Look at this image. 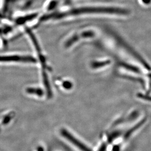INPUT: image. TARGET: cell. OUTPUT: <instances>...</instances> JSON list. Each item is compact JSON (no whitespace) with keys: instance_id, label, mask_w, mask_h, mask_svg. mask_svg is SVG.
Wrapping results in <instances>:
<instances>
[{"instance_id":"obj_1","label":"cell","mask_w":151,"mask_h":151,"mask_svg":"<svg viewBox=\"0 0 151 151\" xmlns=\"http://www.w3.org/2000/svg\"><path fill=\"white\" fill-rule=\"evenodd\" d=\"M111 13V14H126L128 13V11L124 9L113 7H80L77 9H73L68 10L66 12L60 13L56 15L57 19L70 17L76 16L82 14L87 13Z\"/></svg>"},{"instance_id":"obj_2","label":"cell","mask_w":151,"mask_h":151,"mask_svg":"<svg viewBox=\"0 0 151 151\" xmlns=\"http://www.w3.org/2000/svg\"><path fill=\"white\" fill-rule=\"evenodd\" d=\"M1 62H18L25 63H36V60L32 56L20 55L0 56Z\"/></svg>"},{"instance_id":"obj_3","label":"cell","mask_w":151,"mask_h":151,"mask_svg":"<svg viewBox=\"0 0 151 151\" xmlns=\"http://www.w3.org/2000/svg\"><path fill=\"white\" fill-rule=\"evenodd\" d=\"M61 134L63 135V137L68 140L71 143L77 147L82 151H91L88 147L85 145L83 143L81 142L78 140L76 139L75 137H73L70 133H69L67 130L65 129H62L61 131Z\"/></svg>"},{"instance_id":"obj_4","label":"cell","mask_w":151,"mask_h":151,"mask_svg":"<svg viewBox=\"0 0 151 151\" xmlns=\"http://www.w3.org/2000/svg\"><path fill=\"white\" fill-rule=\"evenodd\" d=\"M146 119H147L146 118H143L141 120V121H139V122L137 123L136 125H135L133 128H132L131 129H130V130H128L127 132V133H126L124 135V139H127L128 138H129V137L133 133H134L136 130L138 129V128H139L140 127H141L144 124V123L146 121Z\"/></svg>"},{"instance_id":"obj_5","label":"cell","mask_w":151,"mask_h":151,"mask_svg":"<svg viewBox=\"0 0 151 151\" xmlns=\"http://www.w3.org/2000/svg\"><path fill=\"white\" fill-rule=\"evenodd\" d=\"M42 76H43V83H44L45 87L46 88L47 97L49 98H51L52 93L51 91V88H50V82H49V79H48L47 74L45 71H43Z\"/></svg>"},{"instance_id":"obj_6","label":"cell","mask_w":151,"mask_h":151,"mask_svg":"<svg viewBox=\"0 0 151 151\" xmlns=\"http://www.w3.org/2000/svg\"><path fill=\"white\" fill-rule=\"evenodd\" d=\"M26 91L29 94H36L40 96L43 95V91L41 88H29L27 89Z\"/></svg>"},{"instance_id":"obj_7","label":"cell","mask_w":151,"mask_h":151,"mask_svg":"<svg viewBox=\"0 0 151 151\" xmlns=\"http://www.w3.org/2000/svg\"><path fill=\"white\" fill-rule=\"evenodd\" d=\"M110 64V61H105L103 62H95L91 64V67L93 68H96L103 67Z\"/></svg>"},{"instance_id":"obj_8","label":"cell","mask_w":151,"mask_h":151,"mask_svg":"<svg viewBox=\"0 0 151 151\" xmlns=\"http://www.w3.org/2000/svg\"><path fill=\"white\" fill-rule=\"evenodd\" d=\"M120 65L121 66H122L123 67H124V68H126L128 70H130L131 71H133L134 73H139L140 72V70L138 68H137V67H134V66H132L130 65L127 64L125 63H122L120 64Z\"/></svg>"},{"instance_id":"obj_9","label":"cell","mask_w":151,"mask_h":151,"mask_svg":"<svg viewBox=\"0 0 151 151\" xmlns=\"http://www.w3.org/2000/svg\"><path fill=\"white\" fill-rule=\"evenodd\" d=\"M120 134H121V133H120V132L119 131H115L111 133V134L109 135L108 139L109 142L111 143L116 138L118 137Z\"/></svg>"},{"instance_id":"obj_10","label":"cell","mask_w":151,"mask_h":151,"mask_svg":"<svg viewBox=\"0 0 151 151\" xmlns=\"http://www.w3.org/2000/svg\"><path fill=\"white\" fill-rule=\"evenodd\" d=\"M137 96L140 99L147 100V101H151V96H150L146 95V94H142V93H138L137 94Z\"/></svg>"},{"instance_id":"obj_11","label":"cell","mask_w":151,"mask_h":151,"mask_svg":"<svg viewBox=\"0 0 151 151\" xmlns=\"http://www.w3.org/2000/svg\"><path fill=\"white\" fill-rule=\"evenodd\" d=\"M63 86L65 88H66L67 90H69L73 87V84L70 82L67 81H65L63 83Z\"/></svg>"},{"instance_id":"obj_12","label":"cell","mask_w":151,"mask_h":151,"mask_svg":"<svg viewBox=\"0 0 151 151\" xmlns=\"http://www.w3.org/2000/svg\"><path fill=\"white\" fill-rule=\"evenodd\" d=\"M138 116V112L137 111H134L133 113H132L131 115L129 116L128 118V120H132L137 118Z\"/></svg>"},{"instance_id":"obj_13","label":"cell","mask_w":151,"mask_h":151,"mask_svg":"<svg viewBox=\"0 0 151 151\" xmlns=\"http://www.w3.org/2000/svg\"><path fill=\"white\" fill-rule=\"evenodd\" d=\"M106 147H107V146L105 144H102L100 147V148L99 149L98 151H105L106 149Z\"/></svg>"},{"instance_id":"obj_14","label":"cell","mask_w":151,"mask_h":151,"mask_svg":"<svg viewBox=\"0 0 151 151\" xmlns=\"http://www.w3.org/2000/svg\"><path fill=\"white\" fill-rule=\"evenodd\" d=\"M113 150V151H120L119 147L117 145L114 146Z\"/></svg>"},{"instance_id":"obj_15","label":"cell","mask_w":151,"mask_h":151,"mask_svg":"<svg viewBox=\"0 0 151 151\" xmlns=\"http://www.w3.org/2000/svg\"><path fill=\"white\" fill-rule=\"evenodd\" d=\"M142 1L144 3V4H149V3H150L151 0H142Z\"/></svg>"},{"instance_id":"obj_16","label":"cell","mask_w":151,"mask_h":151,"mask_svg":"<svg viewBox=\"0 0 151 151\" xmlns=\"http://www.w3.org/2000/svg\"><path fill=\"white\" fill-rule=\"evenodd\" d=\"M38 151H44L43 148H42V147H39V148L38 149Z\"/></svg>"},{"instance_id":"obj_17","label":"cell","mask_w":151,"mask_h":151,"mask_svg":"<svg viewBox=\"0 0 151 151\" xmlns=\"http://www.w3.org/2000/svg\"><path fill=\"white\" fill-rule=\"evenodd\" d=\"M149 76H150V77H151V74L149 75Z\"/></svg>"}]
</instances>
